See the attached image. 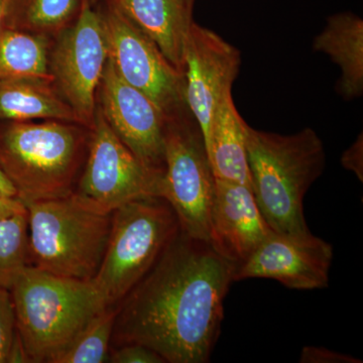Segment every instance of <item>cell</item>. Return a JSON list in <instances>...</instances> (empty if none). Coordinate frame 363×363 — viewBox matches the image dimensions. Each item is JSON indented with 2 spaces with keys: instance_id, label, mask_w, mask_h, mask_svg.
I'll return each mask as SVG.
<instances>
[{
  "instance_id": "26",
  "label": "cell",
  "mask_w": 363,
  "mask_h": 363,
  "mask_svg": "<svg viewBox=\"0 0 363 363\" xmlns=\"http://www.w3.org/2000/svg\"><path fill=\"white\" fill-rule=\"evenodd\" d=\"M341 164L346 169L353 172L360 181L363 180V140L362 133L352 145L343 152Z\"/></svg>"
},
{
  "instance_id": "7",
  "label": "cell",
  "mask_w": 363,
  "mask_h": 363,
  "mask_svg": "<svg viewBox=\"0 0 363 363\" xmlns=\"http://www.w3.org/2000/svg\"><path fill=\"white\" fill-rule=\"evenodd\" d=\"M215 182L204 138L192 113L169 117L161 197L173 208L182 233L207 242Z\"/></svg>"
},
{
  "instance_id": "12",
  "label": "cell",
  "mask_w": 363,
  "mask_h": 363,
  "mask_svg": "<svg viewBox=\"0 0 363 363\" xmlns=\"http://www.w3.org/2000/svg\"><path fill=\"white\" fill-rule=\"evenodd\" d=\"M240 65V52L234 45L193 21L184 51L186 101L204 142L215 111L227 93L231 92Z\"/></svg>"
},
{
  "instance_id": "15",
  "label": "cell",
  "mask_w": 363,
  "mask_h": 363,
  "mask_svg": "<svg viewBox=\"0 0 363 363\" xmlns=\"http://www.w3.org/2000/svg\"><path fill=\"white\" fill-rule=\"evenodd\" d=\"M116 6L184 74V51L192 26L190 0H104Z\"/></svg>"
},
{
  "instance_id": "5",
  "label": "cell",
  "mask_w": 363,
  "mask_h": 363,
  "mask_svg": "<svg viewBox=\"0 0 363 363\" xmlns=\"http://www.w3.org/2000/svg\"><path fill=\"white\" fill-rule=\"evenodd\" d=\"M26 207L28 264L65 278L94 279L108 242L112 213L94 211L73 194Z\"/></svg>"
},
{
  "instance_id": "14",
  "label": "cell",
  "mask_w": 363,
  "mask_h": 363,
  "mask_svg": "<svg viewBox=\"0 0 363 363\" xmlns=\"http://www.w3.org/2000/svg\"><path fill=\"white\" fill-rule=\"evenodd\" d=\"M272 233L252 188L216 179L209 216V243L236 267Z\"/></svg>"
},
{
  "instance_id": "13",
  "label": "cell",
  "mask_w": 363,
  "mask_h": 363,
  "mask_svg": "<svg viewBox=\"0 0 363 363\" xmlns=\"http://www.w3.org/2000/svg\"><path fill=\"white\" fill-rule=\"evenodd\" d=\"M333 247L313 235H289L272 231L242 264L234 281L271 279L294 290H318L329 286Z\"/></svg>"
},
{
  "instance_id": "19",
  "label": "cell",
  "mask_w": 363,
  "mask_h": 363,
  "mask_svg": "<svg viewBox=\"0 0 363 363\" xmlns=\"http://www.w3.org/2000/svg\"><path fill=\"white\" fill-rule=\"evenodd\" d=\"M52 42L51 38L20 30L0 33V81L52 79L48 68Z\"/></svg>"
},
{
  "instance_id": "18",
  "label": "cell",
  "mask_w": 363,
  "mask_h": 363,
  "mask_svg": "<svg viewBox=\"0 0 363 363\" xmlns=\"http://www.w3.org/2000/svg\"><path fill=\"white\" fill-rule=\"evenodd\" d=\"M35 119L82 124L52 79L16 78L0 81V121Z\"/></svg>"
},
{
  "instance_id": "9",
  "label": "cell",
  "mask_w": 363,
  "mask_h": 363,
  "mask_svg": "<svg viewBox=\"0 0 363 363\" xmlns=\"http://www.w3.org/2000/svg\"><path fill=\"white\" fill-rule=\"evenodd\" d=\"M104 1V0H102ZM108 48V59L128 84L147 95L168 117L190 112L184 74L116 6L104 1L98 9Z\"/></svg>"
},
{
  "instance_id": "1",
  "label": "cell",
  "mask_w": 363,
  "mask_h": 363,
  "mask_svg": "<svg viewBox=\"0 0 363 363\" xmlns=\"http://www.w3.org/2000/svg\"><path fill=\"white\" fill-rule=\"evenodd\" d=\"M236 264L182 233L116 305L111 348L142 344L169 363H207Z\"/></svg>"
},
{
  "instance_id": "20",
  "label": "cell",
  "mask_w": 363,
  "mask_h": 363,
  "mask_svg": "<svg viewBox=\"0 0 363 363\" xmlns=\"http://www.w3.org/2000/svg\"><path fill=\"white\" fill-rule=\"evenodd\" d=\"M82 0H21L13 30L55 37L77 18Z\"/></svg>"
},
{
  "instance_id": "22",
  "label": "cell",
  "mask_w": 363,
  "mask_h": 363,
  "mask_svg": "<svg viewBox=\"0 0 363 363\" xmlns=\"http://www.w3.org/2000/svg\"><path fill=\"white\" fill-rule=\"evenodd\" d=\"M28 264V210L0 220V288L11 290Z\"/></svg>"
},
{
  "instance_id": "30",
  "label": "cell",
  "mask_w": 363,
  "mask_h": 363,
  "mask_svg": "<svg viewBox=\"0 0 363 363\" xmlns=\"http://www.w3.org/2000/svg\"><path fill=\"white\" fill-rule=\"evenodd\" d=\"M0 191L1 192L6 193V194L16 196V191L14 189L13 184L11 183V181L7 179V177L4 175V172H2L1 168H0Z\"/></svg>"
},
{
  "instance_id": "25",
  "label": "cell",
  "mask_w": 363,
  "mask_h": 363,
  "mask_svg": "<svg viewBox=\"0 0 363 363\" xmlns=\"http://www.w3.org/2000/svg\"><path fill=\"white\" fill-rule=\"evenodd\" d=\"M300 362L303 363H359L362 360L327 350L324 347H315V346H305L301 352Z\"/></svg>"
},
{
  "instance_id": "29",
  "label": "cell",
  "mask_w": 363,
  "mask_h": 363,
  "mask_svg": "<svg viewBox=\"0 0 363 363\" xmlns=\"http://www.w3.org/2000/svg\"><path fill=\"white\" fill-rule=\"evenodd\" d=\"M7 362H30V359H28V354L26 352L25 346L21 342L18 331H16L13 345H11V350H9Z\"/></svg>"
},
{
  "instance_id": "10",
  "label": "cell",
  "mask_w": 363,
  "mask_h": 363,
  "mask_svg": "<svg viewBox=\"0 0 363 363\" xmlns=\"http://www.w3.org/2000/svg\"><path fill=\"white\" fill-rule=\"evenodd\" d=\"M108 48L104 23L91 0H82L76 21L52 39L48 68L52 82L88 128L94 125L97 91Z\"/></svg>"
},
{
  "instance_id": "11",
  "label": "cell",
  "mask_w": 363,
  "mask_h": 363,
  "mask_svg": "<svg viewBox=\"0 0 363 363\" xmlns=\"http://www.w3.org/2000/svg\"><path fill=\"white\" fill-rule=\"evenodd\" d=\"M97 107L133 155L147 168L164 175L169 117L147 95L128 84L109 59L98 88Z\"/></svg>"
},
{
  "instance_id": "24",
  "label": "cell",
  "mask_w": 363,
  "mask_h": 363,
  "mask_svg": "<svg viewBox=\"0 0 363 363\" xmlns=\"http://www.w3.org/2000/svg\"><path fill=\"white\" fill-rule=\"evenodd\" d=\"M108 362L164 363L166 360L152 348L142 344L130 343L111 348Z\"/></svg>"
},
{
  "instance_id": "17",
  "label": "cell",
  "mask_w": 363,
  "mask_h": 363,
  "mask_svg": "<svg viewBox=\"0 0 363 363\" xmlns=\"http://www.w3.org/2000/svg\"><path fill=\"white\" fill-rule=\"evenodd\" d=\"M245 124L227 93L215 111L205 147L215 178L252 188Z\"/></svg>"
},
{
  "instance_id": "6",
  "label": "cell",
  "mask_w": 363,
  "mask_h": 363,
  "mask_svg": "<svg viewBox=\"0 0 363 363\" xmlns=\"http://www.w3.org/2000/svg\"><path fill=\"white\" fill-rule=\"evenodd\" d=\"M180 231L164 198L147 196L112 212L104 259L94 279L108 305H117L149 272Z\"/></svg>"
},
{
  "instance_id": "3",
  "label": "cell",
  "mask_w": 363,
  "mask_h": 363,
  "mask_svg": "<svg viewBox=\"0 0 363 363\" xmlns=\"http://www.w3.org/2000/svg\"><path fill=\"white\" fill-rule=\"evenodd\" d=\"M16 331L30 362L55 363L107 307L94 279H76L26 266L11 288Z\"/></svg>"
},
{
  "instance_id": "27",
  "label": "cell",
  "mask_w": 363,
  "mask_h": 363,
  "mask_svg": "<svg viewBox=\"0 0 363 363\" xmlns=\"http://www.w3.org/2000/svg\"><path fill=\"white\" fill-rule=\"evenodd\" d=\"M26 211V205L16 196L6 194L0 191V220Z\"/></svg>"
},
{
  "instance_id": "16",
  "label": "cell",
  "mask_w": 363,
  "mask_h": 363,
  "mask_svg": "<svg viewBox=\"0 0 363 363\" xmlns=\"http://www.w3.org/2000/svg\"><path fill=\"white\" fill-rule=\"evenodd\" d=\"M314 51L324 52L340 68L336 91L351 101L363 93V21L357 14L340 13L327 18L324 30L313 42Z\"/></svg>"
},
{
  "instance_id": "21",
  "label": "cell",
  "mask_w": 363,
  "mask_h": 363,
  "mask_svg": "<svg viewBox=\"0 0 363 363\" xmlns=\"http://www.w3.org/2000/svg\"><path fill=\"white\" fill-rule=\"evenodd\" d=\"M116 312V305L107 306L93 318L55 363L108 362Z\"/></svg>"
},
{
  "instance_id": "2",
  "label": "cell",
  "mask_w": 363,
  "mask_h": 363,
  "mask_svg": "<svg viewBox=\"0 0 363 363\" xmlns=\"http://www.w3.org/2000/svg\"><path fill=\"white\" fill-rule=\"evenodd\" d=\"M245 143L252 193L272 230L289 235L311 233L304 198L326 167L323 142L316 131L306 128L283 135L247 123Z\"/></svg>"
},
{
  "instance_id": "4",
  "label": "cell",
  "mask_w": 363,
  "mask_h": 363,
  "mask_svg": "<svg viewBox=\"0 0 363 363\" xmlns=\"http://www.w3.org/2000/svg\"><path fill=\"white\" fill-rule=\"evenodd\" d=\"M90 135L67 121H0V168L23 204L74 192Z\"/></svg>"
},
{
  "instance_id": "23",
  "label": "cell",
  "mask_w": 363,
  "mask_h": 363,
  "mask_svg": "<svg viewBox=\"0 0 363 363\" xmlns=\"http://www.w3.org/2000/svg\"><path fill=\"white\" fill-rule=\"evenodd\" d=\"M16 335V310L11 291L0 288V363L7 362Z\"/></svg>"
},
{
  "instance_id": "28",
  "label": "cell",
  "mask_w": 363,
  "mask_h": 363,
  "mask_svg": "<svg viewBox=\"0 0 363 363\" xmlns=\"http://www.w3.org/2000/svg\"><path fill=\"white\" fill-rule=\"evenodd\" d=\"M21 0H0V33L13 30L14 16Z\"/></svg>"
},
{
  "instance_id": "8",
  "label": "cell",
  "mask_w": 363,
  "mask_h": 363,
  "mask_svg": "<svg viewBox=\"0 0 363 363\" xmlns=\"http://www.w3.org/2000/svg\"><path fill=\"white\" fill-rule=\"evenodd\" d=\"M162 180L119 140L97 107L74 197L94 211L111 214L138 198L161 197Z\"/></svg>"
},
{
  "instance_id": "31",
  "label": "cell",
  "mask_w": 363,
  "mask_h": 363,
  "mask_svg": "<svg viewBox=\"0 0 363 363\" xmlns=\"http://www.w3.org/2000/svg\"><path fill=\"white\" fill-rule=\"evenodd\" d=\"M190 1H191V4H194L195 0H190Z\"/></svg>"
}]
</instances>
